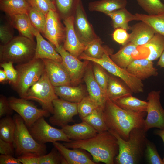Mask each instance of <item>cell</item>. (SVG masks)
<instances>
[{
	"label": "cell",
	"instance_id": "14",
	"mask_svg": "<svg viewBox=\"0 0 164 164\" xmlns=\"http://www.w3.org/2000/svg\"><path fill=\"white\" fill-rule=\"evenodd\" d=\"M73 24L78 38L85 46L98 37L88 21L81 0L78 4L74 15Z\"/></svg>",
	"mask_w": 164,
	"mask_h": 164
},
{
	"label": "cell",
	"instance_id": "12",
	"mask_svg": "<svg viewBox=\"0 0 164 164\" xmlns=\"http://www.w3.org/2000/svg\"><path fill=\"white\" fill-rule=\"evenodd\" d=\"M55 49L61 56L62 60L61 63L70 75L71 85L77 86L84 77L89 61H81L66 51L61 45Z\"/></svg>",
	"mask_w": 164,
	"mask_h": 164
},
{
	"label": "cell",
	"instance_id": "29",
	"mask_svg": "<svg viewBox=\"0 0 164 164\" xmlns=\"http://www.w3.org/2000/svg\"><path fill=\"white\" fill-rule=\"evenodd\" d=\"M112 20V26L115 29L121 28L129 30L128 23L134 20L138 21L135 15L129 12L125 8L121 9L107 15Z\"/></svg>",
	"mask_w": 164,
	"mask_h": 164
},
{
	"label": "cell",
	"instance_id": "17",
	"mask_svg": "<svg viewBox=\"0 0 164 164\" xmlns=\"http://www.w3.org/2000/svg\"><path fill=\"white\" fill-rule=\"evenodd\" d=\"M66 28V36L63 45L64 48L70 54L78 58L84 52L85 46L78 38L74 28V16L63 20Z\"/></svg>",
	"mask_w": 164,
	"mask_h": 164
},
{
	"label": "cell",
	"instance_id": "35",
	"mask_svg": "<svg viewBox=\"0 0 164 164\" xmlns=\"http://www.w3.org/2000/svg\"><path fill=\"white\" fill-rule=\"evenodd\" d=\"M103 110V108L99 107L81 119L92 126L98 133L108 130L104 118Z\"/></svg>",
	"mask_w": 164,
	"mask_h": 164
},
{
	"label": "cell",
	"instance_id": "16",
	"mask_svg": "<svg viewBox=\"0 0 164 164\" xmlns=\"http://www.w3.org/2000/svg\"><path fill=\"white\" fill-rule=\"evenodd\" d=\"M48 78L54 87L71 86L70 75L61 63L54 60L42 59Z\"/></svg>",
	"mask_w": 164,
	"mask_h": 164
},
{
	"label": "cell",
	"instance_id": "56",
	"mask_svg": "<svg viewBox=\"0 0 164 164\" xmlns=\"http://www.w3.org/2000/svg\"><path fill=\"white\" fill-rule=\"evenodd\" d=\"M163 0V1H164V0Z\"/></svg>",
	"mask_w": 164,
	"mask_h": 164
},
{
	"label": "cell",
	"instance_id": "15",
	"mask_svg": "<svg viewBox=\"0 0 164 164\" xmlns=\"http://www.w3.org/2000/svg\"><path fill=\"white\" fill-rule=\"evenodd\" d=\"M46 16V22L43 36L55 47L64 42L66 36V28L56 12L50 10Z\"/></svg>",
	"mask_w": 164,
	"mask_h": 164
},
{
	"label": "cell",
	"instance_id": "38",
	"mask_svg": "<svg viewBox=\"0 0 164 164\" xmlns=\"http://www.w3.org/2000/svg\"><path fill=\"white\" fill-rule=\"evenodd\" d=\"M148 15H153L164 12V4L160 0H135Z\"/></svg>",
	"mask_w": 164,
	"mask_h": 164
},
{
	"label": "cell",
	"instance_id": "34",
	"mask_svg": "<svg viewBox=\"0 0 164 164\" xmlns=\"http://www.w3.org/2000/svg\"><path fill=\"white\" fill-rule=\"evenodd\" d=\"M135 15L138 21L146 23L152 28L156 33L164 36V12L153 15L138 13Z\"/></svg>",
	"mask_w": 164,
	"mask_h": 164
},
{
	"label": "cell",
	"instance_id": "31",
	"mask_svg": "<svg viewBox=\"0 0 164 164\" xmlns=\"http://www.w3.org/2000/svg\"><path fill=\"white\" fill-rule=\"evenodd\" d=\"M30 7L26 0H0V9L8 16L27 14Z\"/></svg>",
	"mask_w": 164,
	"mask_h": 164
},
{
	"label": "cell",
	"instance_id": "6",
	"mask_svg": "<svg viewBox=\"0 0 164 164\" xmlns=\"http://www.w3.org/2000/svg\"><path fill=\"white\" fill-rule=\"evenodd\" d=\"M16 125L13 143L17 157L26 152H31L42 155L46 154L45 144L38 142L31 134L22 118L18 114L13 117Z\"/></svg>",
	"mask_w": 164,
	"mask_h": 164
},
{
	"label": "cell",
	"instance_id": "23",
	"mask_svg": "<svg viewBox=\"0 0 164 164\" xmlns=\"http://www.w3.org/2000/svg\"><path fill=\"white\" fill-rule=\"evenodd\" d=\"M61 128L68 138L73 141L87 139L98 133L94 128L84 121L72 125L67 124Z\"/></svg>",
	"mask_w": 164,
	"mask_h": 164
},
{
	"label": "cell",
	"instance_id": "47",
	"mask_svg": "<svg viewBox=\"0 0 164 164\" xmlns=\"http://www.w3.org/2000/svg\"><path fill=\"white\" fill-rule=\"evenodd\" d=\"M40 155L31 152H26L17 157L20 162L23 164H39Z\"/></svg>",
	"mask_w": 164,
	"mask_h": 164
},
{
	"label": "cell",
	"instance_id": "18",
	"mask_svg": "<svg viewBox=\"0 0 164 164\" xmlns=\"http://www.w3.org/2000/svg\"><path fill=\"white\" fill-rule=\"evenodd\" d=\"M83 78L88 95L97 103L100 107L103 108L108 99L106 93L96 80L92 67L89 63L86 69Z\"/></svg>",
	"mask_w": 164,
	"mask_h": 164
},
{
	"label": "cell",
	"instance_id": "25",
	"mask_svg": "<svg viewBox=\"0 0 164 164\" xmlns=\"http://www.w3.org/2000/svg\"><path fill=\"white\" fill-rule=\"evenodd\" d=\"M12 26L16 29L21 36L34 41V27L32 25L27 14H19L9 16Z\"/></svg>",
	"mask_w": 164,
	"mask_h": 164
},
{
	"label": "cell",
	"instance_id": "43",
	"mask_svg": "<svg viewBox=\"0 0 164 164\" xmlns=\"http://www.w3.org/2000/svg\"><path fill=\"white\" fill-rule=\"evenodd\" d=\"M92 70L96 80L106 93L108 80V75L106 73L104 69L97 63H94Z\"/></svg>",
	"mask_w": 164,
	"mask_h": 164
},
{
	"label": "cell",
	"instance_id": "27",
	"mask_svg": "<svg viewBox=\"0 0 164 164\" xmlns=\"http://www.w3.org/2000/svg\"><path fill=\"white\" fill-rule=\"evenodd\" d=\"M112 101L119 107L126 110L137 112L146 111L147 101L141 100L132 96L131 94Z\"/></svg>",
	"mask_w": 164,
	"mask_h": 164
},
{
	"label": "cell",
	"instance_id": "41",
	"mask_svg": "<svg viewBox=\"0 0 164 164\" xmlns=\"http://www.w3.org/2000/svg\"><path fill=\"white\" fill-rule=\"evenodd\" d=\"M149 164H164L162 159L159 155L155 144L147 138L145 141L144 155Z\"/></svg>",
	"mask_w": 164,
	"mask_h": 164
},
{
	"label": "cell",
	"instance_id": "4",
	"mask_svg": "<svg viewBox=\"0 0 164 164\" xmlns=\"http://www.w3.org/2000/svg\"><path fill=\"white\" fill-rule=\"evenodd\" d=\"M36 43L22 36L14 37L0 46L1 63L11 62L16 64L27 63L35 58Z\"/></svg>",
	"mask_w": 164,
	"mask_h": 164
},
{
	"label": "cell",
	"instance_id": "21",
	"mask_svg": "<svg viewBox=\"0 0 164 164\" xmlns=\"http://www.w3.org/2000/svg\"><path fill=\"white\" fill-rule=\"evenodd\" d=\"M131 32L129 34L128 42L138 47L146 44L156 32L149 25L141 21L130 27Z\"/></svg>",
	"mask_w": 164,
	"mask_h": 164
},
{
	"label": "cell",
	"instance_id": "24",
	"mask_svg": "<svg viewBox=\"0 0 164 164\" xmlns=\"http://www.w3.org/2000/svg\"><path fill=\"white\" fill-rule=\"evenodd\" d=\"M138 48L133 43L128 42L116 53L111 55L110 57L118 66L126 69L139 55Z\"/></svg>",
	"mask_w": 164,
	"mask_h": 164
},
{
	"label": "cell",
	"instance_id": "1",
	"mask_svg": "<svg viewBox=\"0 0 164 164\" xmlns=\"http://www.w3.org/2000/svg\"><path fill=\"white\" fill-rule=\"evenodd\" d=\"M63 144L68 148L80 149L88 151L96 163L102 162L106 164H114L119 150L117 138L108 130L98 133L87 139L72 140Z\"/></svg>",
	"mask_w": 164,
	"mask_h": 164
},
{
	"label": "cell",
	"instance_id": "5",
	"mask_svg": "<svg viewBox=\"0 0 164 164\" xmlns=\"http://www.w3.org/2000/svg\"><path fill=\"white\" fill-rule=\"evenodd\" d=\"M16 82L13 87L21 98H24L29 89L40 79L45 71L42 59L34 58L26 63L16 64Z\"/></svg>",
	"mask_w": 164,
	"mask_h": 164
},
{
	"label": "cell",
	"instance_id": "22",
	"mask_svg": "<svg viewBox=\"0 0 164 164\" xmlns=\"http://www.w3.org/2000/svg\"><path fill=\"white\" fill-rule=\"evenodd\" d=\"M64 158L67 164H96L82 149L74 148L69 149L63 144L57 142L52 143Z\"/></svg>",
	"mask_w": 164,
	"mask_h": 164
},
{
	"label": "cell",
	"instance_id": "49",
	"mask_svg": "<svg viewBox=\"0 0 164 164\" xmlns=\"http://www.w3.org/2000/svg\"><path fill=\"white\" fill-rule=\"evenodd\" d=\"M13 110L9 104L8 98L3 95L0 96V118L10 116Z\"/></svg>",
	"mask_w": 164,
	"mask_h": 164
},
{
	"label": "cell",
	"instance_id": "53",
	"mask_svg": "<svg viewBox=\"0 0 164 164\" xmlns=\"http://www.w3.org/2000/svg\"><path fill=\"white\" fill-rule=\"evenodd\" d=\"M8 81L5 72L3 70H0V82L4 83Z\"/></svg>",
	"mask_w": 164,
	"mask_h": 164
},
{
	"label": "cell",
	"instance_id": "51",
	"mask_svg": "<svg viewBox=\"0 0 164 164\" xmlns=\"http://www.w3.org/2000/svg\"><path fill=\"white\" fill-rule=\"evenodd\" d=\"M0 164H21L19 159L13 156L1 154L0 155Z\"/></svg>",
	"mask_w": 164,
	"mask_h": 164
},
{
	"label": "cell",
	"instance_id": "30",
	"mask_svg": "<svg viewBox=\"0 0 164 164\" xmlns=\"http://www.w3.org/2000/svg\"><path fill=\"white\" fill-rule=\"evenodd\" d=\"M132 94L130 89L125 83L108 75V85L106 91L108 99L112 101Z\"/></svg>",
	"mask_w": 164,
	"mask_h": 164
},
{
	"label": "cell",
	"instance_id": "45",
	"mask_svg": "<svg viewBox=\"0 0 164 164\" xmlns=\"http://www.w3.org/2000/svg\"><path fill=\"white\" fill-rule=\"evenodd\" d=\"M11 62L1 63L0 67L3 68L6 75L8 81L13 87L15 84L17 78V72Z\"/></svg>",
	"mask_w": 164,
	"mask_h": 164
},
{
	"label": "cell",
	"instance_id": "32",
	"mask_svg": "<svg viewBox=\"0 0 164 164\" xmlns=\"http://www.w3.org/2000/svg\"><path fill=\"white\" fill-rule=\"evenodd\" d=\"M149 51L145 58L153 61L159 58L164 50V36L155 33L151 39L145 45L140 46Z\"/></svg>",
	"mask_w": 164,
	"mask_h": 164
},
{
	"label": "cell",
	"instance_id": "50",
	"mask_svg": "<svg viewBox=\"0 0 164 164\" xmlns=\"http://www.w3.org/2000/svg\"><path fill=\"white\" fill-rule=\"evenodd\" d=\"M15 148L13 143L5 141L0 138V153L2 155L13 156Z\"/></svg>",
	"mask_w": 164,
	"mask_h": 164
},
{
	"label": "cell",
	"instance_id": "20",
	"mask_svg": "<svg viewBox=\"0 0 164 164\" xmlns=\"http://www.w3.org/2000/svg\"><path fill=\"white\" fill-rule=\"evenodd\" d=\"M126 69L141 80L158 75L157 69L154 67L152 61L146 58L135 59Z\"/></svg>",
	"mask_w": 164,
	"mask_h": 164
},
{
	"label": "cell",
	"instance_id": "54",
	"mask_svg": "<svg viewBox=\"0 0 164 164\" xmlns=\"http://www.w3.org/2000/svg\"><path fill=\"white\" fill-rule=\"evenodd\" d=\"M157 65L164 68V50L159 58L157 63Z\"/></svg>",
	"mask_w": 164,
	"mask_h": 164
},
{
	"label": "cell",
	"instance_id": "7",
	"mask_svg": "<svg viewBox=\"0 0 164 164\" xmlns=\"http://www.w3.org/2000/svg\"><path fill=\"white\" fill-rule=\"evenodd\" d=\"M58 98L54 87L50 80L45 70L39 80L28 90L23 98L38 102L42 108L53 114V101Z\"/></svg>",
	"mask_w": 164,
	"mask_h": 164
},
{
	"label": "cell",
	"instance_id": "36",
	"mask_svg": "<svg viewBox=\"0 0 164 164\" xmlns=\"http://www.w3.org/2000/svg\"><path fill=\"white\" fill-rule=\"evenodd\" d=\"M15 127V120L10 116L2 118L0 120V138L13 143Z\"/></svg>",
	"mask_w": 164,
	"mask_h": 164
},
{
	"label": "cell",
	"instance_id": "2",
	"mask_svg": "<svg viewBox=\"0 0 164 164\" xmlns=\"http://www.w3.org/2000/svg\"><path fill=\"white\" fill-rule=\"evenodd\" d=\"M103 111L108 130L115 132L125 140H128L130 133L133 128L143 129L146 112H137L125 110L108 98Z\"/></svg>",
	"mask_w": 164,
	"mask_h": 164
},
{
	"label": "cell",
	"instance_id": "55",
	"mask_svg": "<svg viewBox=\"0 0 164 164\" xmlns=\"http://www.w3.org/2000/svg\"><path fill=\"white\" fill-rule=\"evenodd\" d=\"M50 0L54 2V0Z\"/></svg>",
	"mask_w": 164,
	"mask_h": 164
},
{
	"label": "cell",
	"instance_id": "10",
	"mask_svg": "<svg viewBox=\"0 0 164 164\" xmlns=\"http://www.w3.org/2000/svg\"><path fill=\"white\" fill-rule=\"evenodd\" d=\"M29 130L34 139L39 143L45 144L58 141L71 142L62 128L58 129L49 125L44 117L38 119Z\"/></svg>",
	"mask_w": 164,
	"mask_h": 164
},
{
	"label": "cell",
	"instance_id": "8",
	"mask_svg": "<svg viewBox=\"0 0 164 164\" xmlns=\"http://www.w3.org/2000/svg\"><path fill=\"white\" fill-rule=\"evenodd\" d=\"M110 55L106 54L102 58L99 59L87 56L86 59L100 65L110 73L119 77L132 93L143 92L144 85L142 80L130 73L126 69L122 68L117 65L112 60Z\"/></svg>",
	"mask_w": 164,
	"mask_h": 164
},
{
	"label": "cell",
	"instance_id": "40",
	"mask_svg": "<svg viewBox=\"0 0 164 164\" xmlns=\"http://www.w3.org/2000/svg\"><path fill=\"white\" fill-rule=\"evenodd\" d=\"M101 107L89 95L85 96L78 103L77 110L80 119L89 114L95 109Z\"/></svg>",
	"mask_w": 164,
	"mask_h": 164
},
{
	"label": "cell",
	"instance_id": "46",
	"mask_svg": "<svg viewBox=\"0 0 164 164\" xmlns=\"http://www.w3.org/2000/svg\"><path fill=\"white\" fill-rule=\"evenodd\" d=\"M12 26L10 23L1 25L0 26V40L1 45L5 44L11 41L14 37L12 29Z\"/></svg>",
	"mask_w": 164,
	"mask_h": 164
},
{
	"label": "cell",
	"instance_id": "9",
	"mask_svg": "<svg viewBox=\"0 0 164 164\" xmlns=\"http://www.w3.org/2000/svg\"><path fill=\"white\" fill-rule=\"evenodd\" d=\"M8 99L11 108L22 118L28 128L40 118L50 115L49 111L38 108L29 100L14 97H10Z\"/></svg>",
	"mask_w": 164,
	"mask_h": 164
},
{
	"label": "cell",
	"instance_id": "28",
	"mask_svg": "<svg viewBox=\"0 0 164 164\" xmlns=\"http://www.w3.org/2000/svg\"><path fill=\"white\" fill-rule=\"evenodd\" d=\"M54 88L60 98L72 102L78 103L87 95L85 91L79 86H63Z\"/></svg>",
	"mask_w": 164,
	"mask_h": 164
},
{
	"label": "cell",
	"instance_id": "3",
	"mask_svg": "<svg viewBox=\"0 0 164 164\" xmlns=\"http://www.w3.org/2000/svg\"><path fill=\"white\" fill-rule=\"evenodd\" d=\"M117 138L119 146L118 154L114 163L118 164L139 163L144 155L146 132L143 129L134 128L131 131L128 139L126 141L115 132L108 130Z\"/></svg>",
	"mask_w": 164,
	"mask_h": 164
},
{
	"label": "cell",
	"instance_id": "42",
	"mask_svg": "<svg viewBox=\"0 0 164 164\" xmlns=\"http://www.w3.org/2000/svg\"><path fill=\"white\" fill-rule=\"evenodd\" d=\"M67 164L64 158L54 147L50 153L40 156L39 164Z\"/></svg>",
	"mask_w": 164,
	"mask_h": 164
},
{
	"label": "cell",
	"instance_id": "13",
	"mask_svg": "<svg viewBox=\"0 0 164 164\" xmlns=\"http://www.w3.org/2000/svg\"><path fill=\"white\" fill-rule=\"evenodd\" d=\"M54 112L49 121L53 125L62 127L69 123L74 122L73 117L78 114V103L58 98L53 101Z\"/></svg>",
	"mask_w": 164,
	"mask_h": 164
},
{
	"label": "cell",
	"instance_id": "44",
	"mask_svg": "<svg viewBox=\"0 0 164 164\" xmlns=\"http://www.w3.org/2000/svg\"><path fill=\"white\" fill-rule=\"evenodd\" d=\"M29 5L45 15L50 10L56 11L54 2L50 0H26Z\"/></svg>",
	"mask_w": 164,
	"mask_h": 164
},
{
	"label": "cell",
	"instance_id": "33",
	"mask_svg": "<svg viewBox=\"0 0 164 164\" xmlns=\"http://www.w3.org/2000/svg\"><path fill=\"white\" fill-rule=\"evenodd\" d=\"M103 42L98 36L85 46L84 53L89 57L97 59H101L106 54L110 55L113 50L107 46L102 45Z\"/></svg>",
	"mask_w": 164,
	"mask_h": 164
},
{
	"label": "cell",
	"instance_id": "37",
	"mask_svg": "<svg viewBox=\"0 0 164 164\" xmlns=\"http://www.w3.org/2000/svg\"><path fill=\"white\" fill-rule=\"evenodd\" d=\"M80 0H54L56 12L63 20L74 16Z\"/></svg>",
	"mask_w": 164,
	"mask_h": 164
},
{
	"label": "cell",
	"instance_id": "26",
	"mask_svg": "<svg viewBox=\"0 0 164 164\" xmlns=\"http://www.w3.org/2000/svg\"><path fill=\"white\" fill-rule=\"evenodd\" d=\"M127 4V0H98L90 2L88 9L91 12H100L107 15L125 8Z\"/></svg>",
	"mask_w": 164,
	"mask_h": 164
},
{
	"label": "cell",
	"instance_id": "39",
	"mask_svg": "<svg viewBox=\"0 0 164 164\" xmlns=\"http://www.w3.org/2000/svg\"><path fill=\"white\" fill-rule=\"evenodd\" d=\"M27 14L33 26L43 35L46 22V16L31 6Z\"/></svg>",
	"mask_w": 164,
	"mask_h": 164
},
{
	"label": "cell",
	"instance_id": "48",
	"mask_svg": "<svg viewBox=\"0 0 164 164\" xmlns=\"http://www.w3.org/2000/svg\"><path fill=\"white\" fill-rule=\"evenodd\" d=\"M129 37V34L128 33L127 30L121 28L115 29L112 34L114 40L122 46L128 43Z\"/></svg>",
	"mask_w": 164,
	"mask_h": 164
},
{
	"label": "cell",
	"instance_id": "52",
	"mask_svg": "<svg viewBox=\"0 0 164 164\" xmlns=\"http://www.w3.org/2000/svg\"><path fill=\"white\" fill-rule=\"evenodd\" d=\"M154 133L155 135L160 137L162 138L164 145V129H155L154 131ZM162 160L164 162V155Z\"/></svg>",
	"mask_w": 164,
	"mask_h": 164
},
{
	"label": "cell",
	"instance_id": "19",
	"mask_svg": "<svg viewBox=\"0 0 164 164\" xmlns=\"http://www.w3.org/2000/svg\"><path fill=\"white\" fill-rule=\"evenodd\" d=\"M33 33L36 41L35 58L51 60L61 63L62 57L52 44L46 40L40 32L35 28Z\"/></svg>",
	"mask_w": 164,
	"mask_h": 164
},
{
	"label": "cell",
	"instance_id": "11",
	"mask_svg": "<svg viewBox=\"0 0 164 164\" xmlns=\"http://www.w3.org/2000/svg\"><path fill=\"white\" fill-rule=\"evenodd\" d=\"M160 91H152L148 94L146 117L143 129L147 132L152 128L164 129V109L160 101Z\"/></svg>",
	"mask_w": 164,
	"mask_h": 164
}]
</instances>
